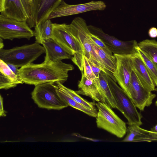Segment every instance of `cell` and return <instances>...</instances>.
<instances>
[{"label": "cell", "instance_id": "cell-21", "mask_svg": "<svg viewBox=\"0 0 157 157\" xmlns=\"http://www.w3.org/2000/svg\"><path fill=\"white\" fill-rule=\"evenodd\" d=\"M56 87L58 95L68 106L81 111L89 116L96 118L98 112L97 110L91 109L85 107L74 100L64 91L58 88L57 86Z\"/></svg>", "mask_w": 157, "mask_h": 157}, {"label": "cell", "instance_id": "cell-7", "mask_svg": "<svg viewBox=\"0 0 157 157\" xmlns=\"http://www.w3.org/2000/svg\"><path fill=\"white\" fill-rule=\"evenodd\" d=\"M31 95L35 103L40 108L59 110L68 106L58 95L56 84L53 82L35 86Z\"/></svg>", "mask_w": 157, "mask_h": 157}, {"label": "cell", "instance_id": "cell-4", "mask_svg": "<svg viewBox=\"0 0 157 157\" xmlns=\"http://www.w3.org/2000/svg\"><path fill=\"white\" fill-rule=\"evenodd\" d=\"M52 38L73 56L71 59L80 71H83V49L78 39L70 32L68 24L53 23Z\"/></svg>", "mask_w": 157, "mask_h": 157}, {"label": "cell", "instance_id": "cell-31", "mask_svg": "<svg viewBox=\"0 0 157 157\" xmlns=\"http://www.w3.org/2000/svg\"><path fill=\"white\" fill-rule=\"evenodd\" d=\"M73 135L75 136L76 137L78 138H80L81 139H85L88 140L93 141V142H100V141H103L102 140H100L96 139H94L91 138H89L88 137H85L84 136H82L79 134L78 133H74L73 134Z\"/></svg>", "mask_w": 157, "mask_h": 157}, {"label": "cell", "instance_id": "cell-24", "mask_svg": "<svg viewBox=\"0 0 157 157\" xmlns=\"http://www.w3.org/2000/svg\"><path fill=\"white\" fill-rule=\"evenodd\" d=\"M93 45L105 68L113 73L117 67V59L115 56H110L107 54L94 42Z\"/></svg>", "mask_w": 157, "mask_h": 157}, {"label": "cell", "instance_id": "cell-15", "mask_svg": "<svg viewBox=\"0 0 157 157\" xmlns=\"http://www.w3.org/2000/svg\"><path fill=\"white\" fill-rule=\"evenodd\" d=\"M45 50L44 61L56 62L63 59H71L72 56L52 37L43 41Z\"/></svg>", "mask_w": 157, "mask_h": 157}, {"label": "cell", "instance_id": "cell-26", "mask_svg": "<svg viewBox=\"0 0 157 157\" xmlns=\"http://www.w3.org/2000/svg\"><path fill=\"white\" fill-rule=\"evenodd\" d=\"M138 51L147 71L155 86H157V66L151 59L138 48Z\"/></svg>", "mask_w": 157, "mask_h": 157}, {"label": "cell", "instance_id": "cell-22", "mask_svg": "<svg viewBox=\"0 0 157 157\" xmlns=\"http://www.w3.org/2000/svg\"><path fill=\"white\" fill-rule=\"evenodd\" d=\"M52 24L50 20L47 19L43 23L35 26L34 35L36 42L41 44L44 40L52 37Z\"/></svg>", "mask_w": 157, "mask_h": 157}, {"label": "cell", "instance_id": "cell-1", "mask_svg": "<svg viewBox=\"0 0 157 157\" xmlns=\"http://www.w3.org/2000/svg\"><path fill=\"white\" fill-rule=\"evenodd\" d=\"M74 68L72 65L62 61H44L40 64L32 63L20 67L19 77L23 83L35 86L47 82L63 84L67 79L68 72Z\"/></svg>", "mask_w": 157, "mask_h": 157}, {"label": "cell", "instance_id": "cell-34", "mask_svg": "<svg viewBox=\"0 0 157 157\" xmlns=\"http://www.w3.org/2000/svg\"><path fill=\"white\" fill-rule=\"evenodd\" d=\"M0 116L1 117H5L6 116V114L3 109V98L1 95L0 96Z\"/></svg>", "mask_w": 157, "mask_h": 157}, {"label": "cell", "instance_id": "cell-8", "mask_svg": "<svg viewBox=\"0 0 157 157\" xmlns=\"http://www.w3.org/2000/svg\"><path fill=\"white\" fill-rule=\"evenodd\" d=\"M88 27L90 33L101 39L114 54L132 56L139 53L136 40L123 41L105 33L99 28L91 25Z\"/></svg>", "mask_w": 157, "mask_h": 157}, {"label": "cell", "instance_id": "cell-19", "mask_svg": "<svg viewBox=\"0 0 157 157\" xmlns=\"http://www.w3.org/2000/svg\"><path fill=\"white\" fill-rule=\"evenodd\" d=\"M23 83L7 64L0 59V89L7 90Z\"/></svg>", "mask_w": 157, "mask_h": 157}, {"label": "cell", "instance_id": "cell-16", "mask_svg": "<svg viewBox=\"0 0 157 157\" xmlns=\"http://www.w3.org/2000/svg\"><path fill=\"white\" fill-rule=\"evenodd\" d=\"M131 58L133 70L143 86L149 91H155V86L139 53Z\"/></svg>", "mask_w": 157, "mask_h": 157}, {"label": "cell", "instance_id": "cell-28", "mask_svg": "<svg viewBox=\"0 0 157 157\" xmlns=\"http://www.w3.org/2000/svg\"><path fill=\"white\" fill-rule=\"evenodd\" d=\"M90 37L95 43L102 49L106 53L113 56L112 52L102 40L97 36L90 33Z\"/></svg>", "mask_w": 157, "mask_h": 157}, {"label": "cell", "instance_id": "cell-11", "mask_svg": "<svg viewBox=\"0 0 157 157\" xmlns=\"http://www.w3.org/2000/svg\"><path fill=\"white\" fill-rule=\"evenodd\" d=\"M63 0H33L30 16L27 22L31 28L48 19L53 10Z\"/></svg>", "mask_w": 157, "mask_h": 157}, {"label": "cell", "instance_id": "cell-14", "mask_svg": "<svg viewBox=\"0 0 157 157\" xmlns=\"http://www.w3.org/2000/svg\"><path fill=\"white\" fill-rule=\"evenodd\" d=\"M0 12L5 17L19 21L29 18L22 0H0Z\"/></svg>", "mask_w": 157, "mask_h": 157}, {"label": "cell", "instance_id": "cell-32", "mask_svg": "<svg viewBox=\"0 0 157 157\" xmlns=\"http://www.w3.org/2000/svg\"><path fill=\"white\" fill-rule=\"evenodd\" d=\"M149 36L152 38L157 37V29L155 27H152L149 29L148 32Z\"/></svg>", "mask_w": 157, "mask_h": 157}, {"label": "cell", "instance_id": "cell-3", "mask_svg": "<svg viewBox=\"0 0 157 157\" xmlns=\"http://www.w3.org/2000/svg\"><path fill=\"white\" fill-rule=\"evenodd\" d=\"M44 53V47L35 42L10 49H0V59L6 63L21 67L33 63Z\"/></svg>", "mask_w": 157, "mask_h": 157}, {"label": "cell", "instance_id": "cell-18", "mask_svg": "<svg viewBox=\"0 0 157 157\" xmlns=\"http://www.w3.org/2000/svg\"><path fill=\"white\" fill-rule=\"evenodd\" d=\"M78 87V90L75 91L78 94L89 97L98 102L106 103L95 82L87 78L83 72Z\"/></svg>", "mask_w": 157, "mask_h": 157}, {"label": "cell", "instance_id": "cell-29", "mask_svg": "<svg viewBox=\"0 0 157 157\" xmlns=\"http://www.w3.org/2000/svg\"><path fill=\"white\" fill-rule=\"evenodd\" d=\"M89 62L93 73L97 78H98L100 73L102 71L101 69L93 63L89 61Z\"/></svg>", "mask_w": 157, "mask_h": 157}, {"label": "cell", "instance_id": "cell-9", "mask_svg": "<svg viewBox=\"0 0 157 157\" xmlns=\"http://www.w3.org/2000/svg\"><path fill=\"white\" fill-rule=\"evenodd\" d=\"M33 36L34 31L26 21H19L0 15V37L3 39L25 38L29 40Z\"/></svg>", "mask_w": 157, "mask_h": 157}, {"label": "cell", "instance_id": "cell-33", "mask_svg": "<svg viewBox=\"0 0 157 157\" xmlns=\"http://www.w3.org/2000/svg\"><path fill=\"white\" fill-rule=\"evenodd\" d=\"M11 70L19 77L18 69L17 66L10 63H6Z\"/></svg>", "mask_w": 157, "mask_h": 157}, {"label": "cell", "instance_id": "cell-23", "mask_svg": "<svg viewBox=\"0 0 157 157\" xmlns=\"http://www.w3.org/2000/svg\"><path fill=\"white\" fill-rule=\"evenodd\" d=\"M138 48L157 66V41L146 39L138 43Z\"/></svg>", "mask_w": 157, "mask_h": 157}, {"label": "cell", "instance_id": "cell-20", "mask_svg": "<svg viewBox=\"0 0 157 157\" xmlns=\"http://www.w3.org/2000/svg\"><path fill=\"white\" fill-rule=\"evenodd\" d=\"M107 75L101 71L99 78L94 81L96 83L106 103L111 108L116 109V102L108 84Z\"/></svg>", "mask_w": 157, "mask_h": 157}, {"label": "cell", "instance_id": "cell-36", "mask_svg": "<svg viewBox=\"0 0 157 157\" xmlns=\"http://www.w3.org/2000/svg\"><path fill=\"white\" fill-rule=\"evenodd\" d=\"M4 46L3 39L0 37V49L3 48Z\"/></svg>", "mask_w": 157, "mask_h": 157}, {"label": "cell", "instance_id": "cell-2", "mask_svg": "<svg viewBox=\"0 0 157 157\" xmlns=\"http://www.w3.org/2000/svg\"><path fill=\"white\" fill-rule=\"evenodd\" d=\"M68 27L71 33L82 45L83 51V56L116 81L113 73L105 68L96 52L93 45L94 42L90 37L91 33L86 21L82 17H76L70 24L68 25Z\"/></svg>", "mask_w": 157, "mask_h": 157}, {"label": "cell", "instance_id": "cell-6", "mask_svg": "<svg viewBox=\"0 0 157 157\" xmlns=\"http://www.w3.org/2000/svg\"><path fill=\"white\" fill-rule=\"evenodd\" d=\"M107 77L109 87L116 102V109L126 118L128 125H141L143 117L137 111L131 99L110 77L107 75Z\"/></svg>", "mask_w": 157, "mask_h": 157}, {"label": "cell", "instance_id": "cell-35", "mask_svg": "<svg viewBox=\"0 0 157 157\" xmlns=\"http://www.w3.org/2000/svg\"><path fill=\"white\" fill-rule=\"evenodd\" d=\"M150 131L153 132L157 134V124L153 128L151 129Z\"/></svg>", "mask_w": 157, "mask_h": 157}, {"label": "cell", "instance_id": "cell-13", "mask_svg": "<svg viewBox=\"0 0 157 157\" xmlns=\"http://www.w3.org/2000/svg\"><path fill=\"white\" fill-rule=\"evenodd\" d=\"M130 98L136 108L144 111L150 106L156 95L146 90L142 85L133 70L130 82Z\"/></svg>", "mask_w": 157, "mask_h": 157}, {"label": "cell", "instance_id": "cell-17", "mask_svg": "<svg viewBox=\"0 0 157 157\" xmlns=\"http://www.w3.org/2000/svg\"><path fill=\"white\" fill-rule=\"evenodd\" d=\"M154 141H157V134L142 128L136 124L128 125L126 136L122 141L124 142Z\"/></svg>", "mask_w": 157, "mask_h": 157}, {"label": "cell", "instance_id": "cell-27", "mask_svg": "<svg viewBox=\"0 0 157 157\" xmlns=\"http://www.w3.org/2000/svg\"><path fill=\"white\" fill-rule=\"evenodd\" d=\"M83 71L85 76L88 78L94 81L97 78L93 73L88 59L84 56L83 57Z\"/></svg>", "mask_w": 157, "mask_h": 157}, {"label": "cell", "instance_id": "cell-30", "mask_svg": "<svg viewBox=\"0 0 157 157\" xmlns=\"http://www.w3.org/2000/svg\"><path fill=\"white\" fill-rule=\"evenodd\" d=\"M27 13L30 16V8L33 0H22Z\"/></svg>", "mask_w": 157, "mask_h": 157}, {"label": "cell", "instance_id": "cell-5", "mask_svg": "<svg viewBox=\"0 0 157 157\" xmlns=\"http://www.w3.org/2000/svg\"><path fill=\"white\" fill-rule=\"evenodd\" d=\"M98 109L96 123L97 127L118 138H123L127 132L126 123L116 114L107 103H96Z\"/></svg>", "mask_w": 157, "mask_h": 157}, {"label": "cell", "instance_id": "cell-25", "mask_svg": "<svg viewBox=\"0 0 157 157\" xmlns=\"http://www.w3.org/2000/svg\"><path fill=\"white\" fill-rule=\"evenodd\" d=\"M56 83V86L61 89L74 100L91 109L96 110V103L94 102H90L84 99L78 94L76 91L68 88L63 84L57 82Z\"/></svg>", "mask_w": 157, "mask_h": 157}, {"label": "cell", "instance_id": "cell-37", "mask_svg": "<svg viewBox=\"0 0 157 157\" xmlns=\"http://www.w3.org/2000/svg\"><path fill=\"white\" fill-rule=\"evenodd\" d=\"M155 91H156V92L157 93V88H156ZM155 104L156 106L157 107V100L155 101Z\"/></svg>", "mask_w": 157, "mask_h": 157}, {"label": "cell", "instance_id": "cell-12", "mask_svg": "<svg viewBox=\"0 0 157 157\" xmlns=\"http://www.w3.org/2000/svg\"><path fill=\"white\" fill-rule=\"evenodd\" d=\"M113 55L117 59V67L113 73V76L120 87L130 98V82L133 70L131 56Z\"/></svg>", "mask_w": 157, "mask_h": 157}, {"label": "cell", "instance_id": "cell-10", "mask_svg": "<svg viewBox=\"0 0 157 157\" xmlns=\"http://www.w3.org/2000/svg\"><path fill=\"white\" fill-rule=\"evenodd\" d=\"M106 7L103 1H91L75 5H70L62 0L59 6L51 13L48 19L70 16L89 11L104 10Z\"/></svg>", "mask_w": 157, "mask_h": 157}]
</instances>
